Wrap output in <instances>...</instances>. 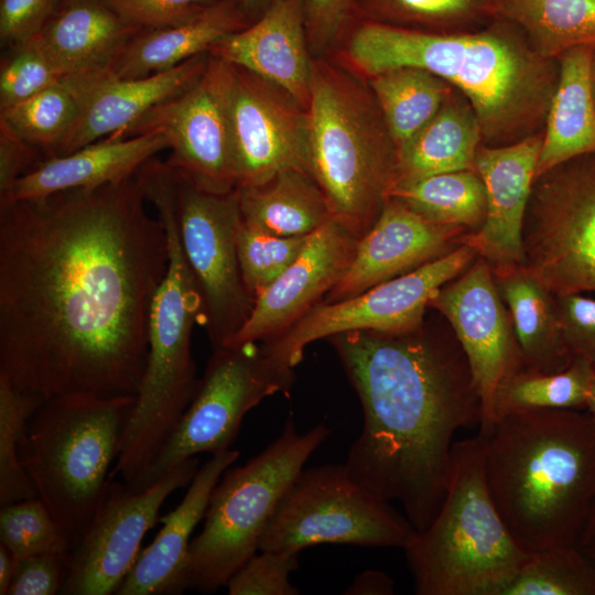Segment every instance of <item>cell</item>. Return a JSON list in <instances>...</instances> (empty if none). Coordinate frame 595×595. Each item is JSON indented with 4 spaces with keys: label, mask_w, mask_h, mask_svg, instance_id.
Segmentation results:
<instances>
[{
    "label": "cell",
    "mask_w": 595,
    "mask_h": 595,
    "mask_svg": "<svg viewBox=\"0 0 595 595\" xmlns=\"http://www.w3.org/2000/svg\"><path fill=\"white\" fill-rule=\"evenodd\" d=\"M486 482L505 524L531 553L574 545L595 502V422L570 409L508 413L480 425Z\"/></svg>",
    "instance_id": "4"
},
{
    "label": "cell",
    "mask_w": 595,
    "mask_h": 595,
    "mask_svg": "<svg viewBox=\"0 0 595 595\" xmlns=\"http://www.w3.org/2000/svg\"><path fill=\"white\" fill-rule=\"evenodd\" d=\"M0 541L15 561L40 554H71L74 547L39 497L1 506Z\"/></svg>",
    "instance_id": "40"
},
{
    "label": "cell",
    "mask_w": 595,
    "mask_h": 595,
    "mask_svg": "<svg viewBox=\"0 0 595 595\" xmlns=\"http://www.w3.org/2000/svg\"><path fill=\"white\" fill-rule=\"evenodd\" d=\"M393 592L394 582L387 573L377 570H367L355 577L345 594L390 595Z\"/></svg>",
    "instance_id": "50"
},
{
    "label": "cell",
    "mask_w": 595,
    "mask_h": 595,
    "mask_svg": "<svg viewBox=\"0 0 595 595\" xmlns=\"http://www.w3.org/2000/svg\"><path fill=\"white\" fill-rule=\"evenodd\" d=\"M467 242L408 273L342 301L315 305L278 338L267 343L270 354L294 368L311 343L350 332L405 334L420 329L431 299L476 258Z\"/></svg>",
    "instance_id": "14"
},
{
    "label": "cell",
    "mask_w": 595,
    "mask_h": 595,
    "mask_svg": "<svg viewBox=\"0 0 595 595\" xmlns=\"http://www.w3.org/2000/svg\"><path fill=\"white\" fill-rule=\"evenodd\" d=\"M44 400L15 389L0 376V505L37 497L20 458L26 423Z\"/></svg>",
    "instance_id": "39"
},
{
    "label": "cell",
    "mask_w": 595,
    "mask_h": 595,
    "mask_svg": "<svg viewBox=\"0 0 595 595\" xmlns=\"http://www.w3.org/2000/svg\"><path fill=\"white\" fill-rule=\"evenodd\" d=\"M358 239L334 218L313 231L295 260L253 300L250 314L226 346L271 342L284 334L342 278Z\"/></svg>",
    "instance_id": "19"
},
{
    "label": "cell",
    "mask_w": 595,
    "mask_h": 595,
    "mask_svg": "<svg viewBox=\"0 0 595 595\" xmlns=\"http://www.w3.org/2000/svg\"><path fill=\"white\" fill-rule=\"evenodd\" d=\"M595 368L575 357L564 370L543 372L521 367L498 386L488 424L508 413L538 409H586Z\"/></svg>",
    "instance_id": "35"
},
{
    "label": "cell",
    "mask_w": 595,
    "mask_h": 595,
    "mask_svg": "<svg viewBox=\"0 0 595 595\" xmlns=\"http://www.w3.org/2000/svg\"><path fill=\"white\" fill-rule=\"evenodd\" d=\"M429 306L451 323L480 398V425L487 423L498 386L523 367L491 266L480 258L440 288Z\"/></svg>",
    "instance_id": "18"
},
{
    "label": "cell",
    "mask_w": 595,
    "mask_h": 595,
    "mask_svg": "<svg viewBox=\"0 0 595 595\" xmlns=\"http://www.w3.org/2000/svg\"><path fill=\"white\" fill-rule=\"evenodd\" d=\"M291 368L256 343L214 349L196 392L175 430L147 470L130 486L139 491L201 453L228 450L246 413L264 398L286 390Z\"/></svg>",
    "instance_id": "11"
},
{
    "label": "cell",
    "mask_w": 595,
    "mask_h": 595,
    "mask_svg": "<svg viewBox=\"0 0 595 595\" xmlns=\"http://www.w3.org/2000/svg\"><path fill=\"white\" fill-rule=\"evenodd\" d=\"M543 133L505 145L482 144L475 171L486 192L482 226L463 241L496 270L524 263L523 225L537 177Z\"/></svg>",
    "instance_id": "20"
},
{
    "label": "cell",
    "mask_w": 595,
    "mask_h": 595,
    "mask_svg": "<svg viewBox=\"0 0 595 595\" xmlns=\"http://www.w3.org/2000/svg\"><path fill=\"white\" fill-rule=\"evenodd\" d=\"M306 111L311 174L332 218L360 238L394 182L396 144L370 89L326 62H312Z\"/></svg>",
    "instance_id": "7"
},
{
    "label": "cell",
    "mask_w": 595,
    "mask_h": 595,
    "mask_svg": "<svg viewBox=\"0 0 595 595\" xmlns=\"http://www.w3.org/2000/svg\"><path fill=\"white\" fill-rule=\"evenodd\" d=\"M388 131L399 148L440 110L454 87L416 67H397L368 77Z\"/></svg>",
    "instance_id": "33"
},
{
    "label": "cell",
    "mask_w": 595,
    "mask_h": 595,
    "mask_svg": "<svg viewBox=\"0 0 595 595\" xmlns=\"http://www.w3.org/2000/svg\"><path fill=\"white\" fill-rule=\"evenodd\" d=\"M208 60L209 54L204 53L139 78H119L109 71L65 77L77 97V115L53 156L68 154L108 134L119 137L150 109L193 85Z\"/></svg>",
    "instance_id": "21"
},
{
    "label": "cell",
    "mask_w": 595,
    "mask_h": 595,
    "mask_svg": "<svg viewBox=\"0 0 595 595\" xmlns=\"http://www.w3.org/2000/svg\"><path fill=\"white\" fill-rule=\"evenodd\" d=\"M331 430L317 424L299 433L289 418L280 435L238 467H228L215 486L204 527L190 543L175 594H210L259 551L260 538L281 498Z\"/></svg>",
    "instance_id": "9"
},
{
    "label": "cell",
    "mask_w": 595,
    "mask_h": 595,
    "mask_svg": "<svg viewBox=\"0 0 595 595\" xmlns=\"http://www.w3.org/2000/svg\"><path fill=\"white\" fill-rule=\"evenodd\" d=\"M231 66L229 117L237 188L260 185L292 169L311 174L306 109L279 86Z\"/></svg>",
    "instance_id": "17"
},
{
    "label": "cell",
    "mask_w": 595,
    "mask_h": 595,
    "mask_svg": "<svg viewBox=\"0 0 595 595\" xmlns=\"http://www.w3.org/2000/svg\"><path fill=\"white\" fill-rule=\"evenodd\" d=\"M15 571V560L10 551L0 544V594L8 595Z\"/></svg>",
    "instance_id": "52"
},
{
    "label": "cell",
    "mask_w": 595,
    "mask_h": 595,
    "mask_svg": "<svg viewBox=\"0 0 595 595\" xmlns=\"http://www.w3.org/2000/svg\"><path fill=\"white\" fill-rule=\"evenodd\" d=\"M593 51L580 46L558 57L559 77L542 131L537 176L565 161L595 152Z\"/></svg>",
    "instance_id": "28"
},
{
    "label": "cell",
    "mask_w": 595,
    "mask_h": 595,
    "mask_svg": "<svg viewBox=\"0 0 595 595\" xmlns=\"http://www.w3.org/2000/svg\"><path fill=\"white\" fill-rule=\"evenodd\" d=\"M231 74L230 64L209 55L204 73L193 85L150 109L115 139L163 134L171 150L165 163L173 171L208 193L235 191Z\"/></svg>",
    "instance_id": "15"
},
{
    "label": "cell",
    "mask_w": 595,
    "mask_h": 595,
    "mask_svg": "<svg viewBox=\"0 0 595 595\" xmlns=\"http://www.w3.org/2000/svg\"><path fill=\"white\" fill-rule=\"evenodd\" d=\"M553 298L561 336L570 354L595 368V300L581 293Z\"/></svg>",
    "instance_id": "45"
},
{
    "label": "cell",
    "mask_w": 595,
    "mask_h": 595,
    "mask_svg": "<svg viewBox=\"0 0 595 595\" xmlns=\"http://www.w3.org/2000/svg\"><path fill=\"white\" fill-rule=\"evenodd\" d=\"M576 547L595 566V502L576 541Z\"/></svg>",
    "instance_id": "51"
},
{
    "label": "cell",
    "mask_w": 595,
    "mask_h": 595,
    "mask_svg": "<svg viewBox=\"0 0 595 595\" xmlns=\"http://www.w3.org/2000/svg\"><path fill=\"white\" fill-rule=\"evenodd\" d=\"M523 249L522 267L553 295L595 292V152L536 177Z\"/></svg>",
    "instance_id": "12"
},
{
    "label": "cell",
    "mask_w": 595,
    "mask_h": 595,
    "mask_svg": "<svg viewBox=\"0 0 595 595\" xmlns=\"http://www.w3.org/2000/svg\"><path fill=\"white\" fill-rule=\"evenodd\" d=\"M171 171L182 249L199 290L201 322L216 349L230 343L253 303L238 261L236 232L241 216L237 190L208 193Z\"/></svg>",
    "instance_id": "13"
},
{
    "label": "cell",
    "mask_w": 595,
    "mask_h": 595,
    "mask_svg": "<svg viewBox=\"0 0 595 595\" xmlns=\"http://www.w3.org/2000/svg\"><path fill=\"white\" fill-rule=\"evenodd\" d=\"M236 190L241 220L275 236H307L332 218L323 191L301 170H286L260 185Z\"/></svg>",
    "instance_id": "31"
},
{
    "label": "cell",
    "mask_w": 595,
    "mask_h": 595,
    "mask_svg": "<svg viewBox=\"0 0 595 595\" xmlns=\"http://www.w3.org/2000/svg\"><path fill=\"white\" fill-rule=\"evenodd\" d=\"M502 595H595V566L576 544L531 552Z\"/></svg>",
    "instance_id": "38"
},
{
    "label": "cell",
    "mask_w": 595,
    "mask_h": 595,
    "mask_svg": "<svg viewBox=\"0 0 595 595\" xmlns=\"http://www.w3.org/2000/svg\"><path fill=\"white\" fill-rule=\"evenodd\" d=\"M271 1L272 0H237V2L239 3V6L241 7V9L245 11L246 14H249L250 12L258 10L260 8H263V11H264Z\"/></svg>",
    "instance_id": "53"
},
{
    "label": "cell",
    "mask_w": 595,
    "mask_h": 595,
    "mask_svg": "<svg viewBox=\"0 0 595 595\" xmlns=\"http://www.w3.org/2000/svg\"><path fill=\"white\" fill-rule=\"evenodd\" d=\"M344 54L367 78L397 67L441 77L472 105L487 145L541 133L559 77L558 60L542 56L516 24L500 17L454 33L356 21Z\"/></svg>",
    "instance_id": "3"
},
{
    "label": "cell",
    "mask_w": 595,
    "mask_h": 595,
    "mask_svg": "<svg viewBox=\"0 0 595 595\" xmlns=\"http://www.w3.org/2000/svg\"><path fill=\"white\" fill-rule=\"evenodd\" d=\"M77 97L63 77L33 96L0 109V123L19 138L45 152L46 159L72 128L77 115Z\"/></svg>",
    "instance_id": "37"
},
{
    "label": "cell",
    "mask_w": 595,
    "mask_h": 595,
    "mask_svg": "<svg viewBox=\"0 0 595 595\" xmlns=\"http://www.w3.org/2000/svg\"><path fill=\"white\" fill-rule=\"evenodd\" d=\"M198 468L197 457H191L139 491L109 480L93 518L73 547L61 594H116L140 554L143 537L155 526L164 501L190 485Z\"/></svg>",
    "instance_id": "16"
},
{
    "label": "cell",
    "mask_w": 595,
    "mask_h": 595,
    "mask_svg": "<svg viewBox=\"0 0 595 595\" xmlns=\"http://www.w3.org/2000/svg\"><path fill=\"white\" fill-rule=\"evenodd\" d=\"M296 553L260 551L228 581L229 595H298L290 575L299 566Z\"/></svg>",
    "instance_id": "43"
},
{
    "label": "cell",
    "mask_w": 595,
    "mask_h": 595,
    "mask_svg": "<svg viewBox=\"0 0 595 595\" xmlns=\"http://www.w3.org/2000/svg\"><path fill=\"white\" fill-rule=\"evenodd\" d=\"M355 21L432 33L477 30L496 19L495 0H355Z\"/></svg>",
    "instance_id": "36"
},
{
    "label": "cell",
    "mask_w": 595,
    "mask_h": 595,
    "mask_svg": "<svg viewBox=\"0 0 595 595\" xmlns=\"http://www.w3.org/2000/svg\"><path fill=\"white\" fill-rule=\"evenodd\" d=\"M1 67L0 109L18 104L63 78L35 36L13 46Z\"/></svg>",
    "instance_id": "42"
},
{
    "label": "cell",
    "mask_w": 595,
    "mask_h": 595,
    "mask_svg": "<svg viewBox=\"0 0 595 595\" xmlns=\"http://www.w3.org/2000/svg\"><path fill=\"white\" fill-rule=\"evenodd\" d=\"M160 133L96 141L65 155L43 160L0 196V204L34 201L71 190H93L132 177L162 150Z\"/></svg>",
    "instance_id": "24"
},
{
    "label": "cell",
    "mask_w": 595,
    "mask_h": 595,
    "mask_svg": "<svg viewBox=\"0 0 595 595\" xmlns=\"http://www.w3.org/2000/svg\"><path fill=\"white\" fill-rule=\"evenodd\" d=\"M36 150L0 123V196L4 195L22 175L42 162L37 159Z\"/></svg>",
    "instance_id": "49"
},
{
    "label": "cell",
    "mask_w": 595,
    "mask_h": 595,
    "mask_svg": "<svg viewBox=\"0 0 595 595\" xmlns=\"http://www.w3.org/2000/svg\"><path fill=\"white\" fill-rule=\"evenodd\" d=\"M125 23L144 30L176 26L198 17L217 0H101Z\"/></svg>",
    "instance_id": "44"
},
{
    "label": "cell",
    "mask_w": 595,
    "mask_h": 595,
    "mask_svg": "<svg viewBox=\"0 0 595 595\" xmlns=\"http://www.w3.org/2000/svg\"><path fill=\"white\" fill-rule=\"evenodd\" d=\"M137 175L0 204V376L43 400L136 397L169 247Z\"/></svg>",
    "instance_id": "1"
},
{
    "label": "cell",
    "mask_w": 595,
    "mask_h": 595,
    "mask_svg": "<svg viewBox=\"0 0 595 595\" xmlns=\"http://www.w3.org/2000/svg\"><path fill=\"white\" fill-rule=\"evenodd\" d=\"M443 504L403 549L418 595H502L529 553L489 494L479 434L454 442Z\"/></svg>",
    "instance_id": "6"
},
{
    "label": "cell",
    "mask_w": 595,
    "mask_h": 595,
    "mask_svg": "<svg viewBox=\"0 0 595 595\" xmlns=\"http://www.w3.org/2000/svg\"><path fill=\"white\" fill-rule=\"evenodd\" d=\"M496 271L523 367L543 372L567 368L574 358L561 336L553 294L522 266Z\"/></svg>",
    "instance_id": "30"
},
{
    "label": "cell",
    "mask_w": 595,
    "mask_h": 595,
    "mask_svg": "<svg viewBox=\"0 0 595 595\" xmlns=\"http://www.w3.org/2000/svg\"><path fill=\"white\" fill-rule=\"evenodd\" d=\"M141 30L125 23L101 0L63 2L34 35L63 77L108 71Z\"/></svg>",
    "instance_id": "26"
},
{
    "label": "cell",
    "mask_w": 595,
    "mask_h": 595,
    "mask_svg": "<svg viewBox=\"0 0 595 595\" xmlns=\"http://www.w3.org/2000/svg\"><path fill=\"white\" fill-rule=\"evenodd\" d=\"M64 0H1L2 45L17 46L36 35Z\"/></svg>",
    "instance_id": "47"
},
{
    "label": "cell",
    "mask_w": 595,
    "mask_h": 595,
    "mask_svg": "<svg viewBox=\"0 0 595 595\" xmlns=\"http://www.w3.org/2000/svg\"><path fill=\"white\" fill-rule=\"evenodd\" d=\"M587 413L591 415V418L595 422V375L592 379L588 397H587V403H586Z\"/></svg>",
    "instance_id": "54"
},
{
    "label": "cell",
    "mask_w": 595,
    "mask_h": 595,
    "mask_svg": "<svg viewBox=\"0 0 595 595\" xmlns=\"http://www.w3.org/2000/svg\"><path fill=\"white\" fill-rule=\"evenodd\" d=\"M307 47L303 0H272L256 22L215 42L208 54L279 86L307 109Z\"/></svg>",
    "instance_id": "23"
},
{
    "label": "cell",
    "mask_w": 595,
    "mask_h": 595,
    "mask_svg": "<svg viewBox=\"0 0 595 595\" xmlns=\"http://www.w3.org/2000/svg\"><path fill=\"white\" fill-rule=\"evenodd\" d=\"M236 450H225L198 468L177 507L161 518L163 527L153 542L140 552L117 595L175 594L184 566L191 534L205 512L212 493L224 472L238 458Z\"/></svg>",
    "instance_id": "25"
},
{
    "label": "cell",
    "mask_w": 595,
    "mask_h": 595,
    "mask_svg": "<svg viewBox=\"0 0 595 595\" xmlns=\"http://www.w3.org/2000/svg\"><path fill=\"white\" fill-rule=\"evenodd\" d=\"M145 196L166 235L169 262L153 298L144 374L127 420L113 474L127 486L150 466L191 403L199 380L192 357V332L201 321L202 300L182 249L173 188L166 177L151 180Z\"/></svg>",
    "instance_id": "5"
},
{
    "label": "cell",
    "mask_w": 595,
    "mask_h": 595,
    "mask_svg": "<svg viewBox=\"0 0 595 595\" xmlns=\"http://www.w3.org/2000/svg\"><path fill=\"white\" fill-rule=\"evenodd\" d=\"M355 0H303L309 46L316 51L329 46L355 20Z\"/></svg>",
    "instance_id": "48"
},
{
    "label": "cell",
    "mask_w": 595,
    "mask_h": 595,
    "mask_svg": "<svg viewBox=\"0 0 595 595\" xmlns=\"http://www.w3.org/2000/svg\"><path fill=\"white\" fill-rule=\"evenodd\" d=\"M388 197L434 224L477 230L486 214L484 183L475 170L453 171L392 185Z\"/></svg>",
    "instance_id": "34"
},
{
    "label": "cell",
    "mask_w": 595,
    "mask_h": 595,
    "mask_svg": "<svg viewBox=\"0 0 595 595\" xmlns=\"http://www.w3.org/2000/svg\"><path fill=\"white\" fill-rule=\"evenodd\" d=\"M497 15L516 24L538 53L595 50V0H495Z\"/></svg>",
    "instance_id": "32"
},
{
    "label": "cell",
    "mask_w": 595,
    "mask_h": 595,
    "mask_svg": "<svg viewBox=\"0 0 595 595\" xmlns=\"http://www.w3.org/2000/svg\"><path fill=\"white\" fill-rule=\"evenodd\" d=\"M136 397L71 394L44 400L20 442L37 497L79 540L112 475Z\"/></svg>",
    "instance_id": "8"
},
{
    "label": "cell",
    "mask_w": 595,
    "mask_h": 595,
    "mask_svg": "<svg viewBox=\"0 0 595 595\" xmlns=\"http://www.w3.org/2000/svg\"><path fill=\"white\" fill-rule=\"evenodd\" d=\"M418 332L350 331L332 342L364 412L345 467L380 499L399 501L421 532L445 498L455 433L479 426L483 411L463 350Z\"/></svg>",
    "instance_id": "2"
},
{
    "label": "cell",
    "mask_w": 595,
    "mask_h": 595,
    "mask_svg": "<svg viewBox=\"0 0 595 595\" xmlns=\"http://www.w3.org/2000/svg\"><path fill=\"white\" fill-rule=\"evenodd\" d=\"M309 236H275L240 220L236 232L238 261L252 301L295 260Z\"/></svg>",
    "instance_id": "41"
},
{
    "label": "cell",
    "mask_w": 595,
    "mask_h": 595,
    "mask_svg": "<svg viewBox=\"0 0 595 595\" xmlns=\"http://www.w3.org/2000/svg\"><path fill=\"white\" fill-rule=\"evenodd\" d=\"M463 229L434 224L388 197L374 225L358 239L349 267L325 303L356 296L450 252Z\"/></svg>",
    "instance_id": "22"
},
{
    "label": "cell",
    "mask_w": 595,
    "mask_h": 595,
    "mask_svg": "<svg viewBox=\"0 0 595 595\" xmlns=\"http://www.w3.org/2000/svg\"><path fill=\"white\" fill-rule=\"evenodd\" d=\"M248 26L247 14L234 0H217L183 24L137 33L108 69L119 78H139L169 71L208 53L218 40Z\"/></svg>",
    "instance_id": "27"
},
{
    "label": "cell",
    "mask_w": 595,
    "mask_h": 595,
    "mask_svg": "<svg viewBox=\"0 0 595 595\" xmlns=\"http://www.w3.org/2000/svg\"><path fill=\"white\" fill-rule=\"evenodd\" d=\"M591 83L593 95L595 99V50L593 51L592 61H591Z\"/></svg>",
    "instance_id": "55"
},
{
    "label": "cell",
    "mask_w": 595,
    "mask_h": 595,
    "mask_svg": "<svg viewBox=\"0 0 595 595\" xmlns=\"http://www.w3.org/2000/svg\"><path fill=\"white\" fill-rule=\"evenodd\" d=\"M71 554H40L15 561L8 595L61 594Z\"/></svg>",
    "instance_id": "46"
},
{
    "label": "cell",
    "mask_w": 595,
    "mask_h": 595,
    "mask_svg": "<svg viewBox=\"0 0 595 595\" xmlns=\"http://www.w3.org/2000/svg\"><path fill=\"white\" fill-rule=\"evenodd\" d=\"M482 144L478 118L468 100L454 88L434 117L397 148L392 185L446 172L475 170L476 153Z\"/></svg>",
    "instance_id": "29"
},
{
    "label": "cell",
    "mask_w": 595,
    "mask_h": 595,
    "mask_svg": "<svg viewBox=\"0 0 595 595\" xmlns=\"http://www.w3.org/2000/svg\"><path fill=\"white\" fill-rule=\"evenodd\" d=\"M388 501L353 479L345 464L302 468L259 541V551L296 553L321 543L404 549L416 534Z\"/></svg>",
    "instance_id": "10"
},
{
    "label": "cell",
    "mask_w": 595,
    "mask_h": 595,
    "mask_svg": "<svg viewBox=\"0 0 595 595\" xmlns=\"http://www.w3.org/2000/svg\"><path fill=\"white\" fill-rule=\"evenodd\" d=\"M68 1H75V0H64L63 2H68Z\"/></svg>",
    "instance_id": "56"
}]
</instances>
